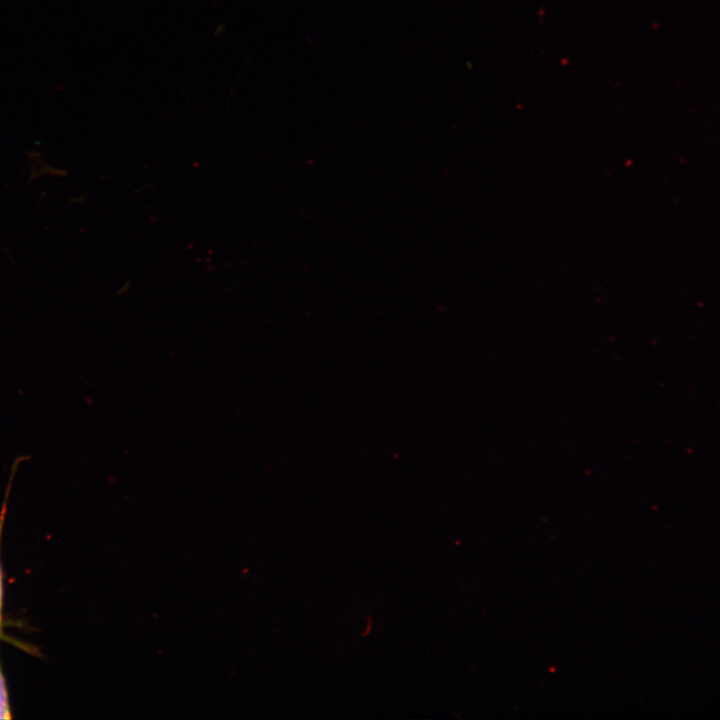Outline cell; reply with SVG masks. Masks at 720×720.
Here are the masks:
<instances>
[{
	"instance_id": "cell-3",
	"label": "cell",
	"mask_w": 720,
	"mask_h": 720,
	"mask_svg": "<svg viewBox=\"0 0 720 720\" xmlns=\"http://www.w3.org/2000/svg\"><path fill=\"white\" fill-rule=\"evenodd\" d=\"M0 628H1V609H0Z\"/></svg>"
},
{
	"instance_id": "cell-1",
	"label": "cell",
	"mask_w": 720,
	"mask_h": 720,
	"mask_svg": "<svg viewBox=\"0 0 720 720\" xmlns=\"http://www.w3.org/2000/svg\"><path fill=\"white\" fill-rule=\"evenodd\" d=\"M10 712L6 682L0 666V719H10Z\"/></svg>"
},
{
	"instance_id": "cell-2",
	"label": "cell",
	"mask_w": 720,
	"mask_h": 720,
	"mask_svg": "<svg viewBox=\"0 0 720 720\" xmlns=\"http://www.w3.org/2000/svg\"><path fill=\"white\" fill-rule=\"evenodd\" d=\"M4 512L5 511L3 510L1 518H0V544H1V532H2ZM2 596H3V584H2V571H1V564H0V609L2 607Z\"/></svg>"
}]
</instances>
